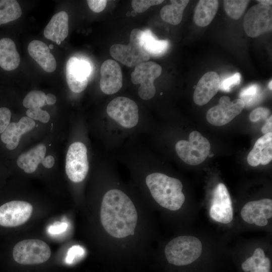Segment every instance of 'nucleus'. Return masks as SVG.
<instances>
[{"label":"nucleus","instance_id":"17","mask_svg":"<svg viewBox=\"0 0 272 272\" xmlns=\"http://www.w3.org/2000/svg\"><path fill=\"white\" fill-rule=\"evenodd\" d=\"M220 79L215 72L205 74L199 79L193 93L194 103L202 106L208 103L217 93L220 87Z\"/></svg>","mask_w":272,"mask_h":272},{"label":"nucleus","instance_id":"44","mask_svg":"<svg viewBox=\"0 0 272 272\" xmlns=\"http://www.w3.org/2000/svg\"><path fill=\"white\" fill-rule=\"evenodd\" d=\"M259 3L264 5L270 6L272 4V1L271 0H258L257 1Z\"/></svg>","mask_w":272,"mask_h":272},{"label":"nucleus","instance_id":"1","mask_svg":"<svg viewBox=\"0 0 272 272\" xmlns=\"http://www.w3.org/2000/svg\"><path fill=\"white\" fill-rule=\"evenodd\" d=\"M100 219L103 227L110 235L122 238L134 234L138 214L128 196L120 190L113 189L103 196Z\"/></svg>","mask_w":272,"mask_h":272},{"label":"nucleus","instance_id":"7","mask_svg":"<svg viewBox=\"0 0 272 272\" xmlns=\"http://www.w3.org/2000/svg\"><path fill=\"white\" fill-rule=\"evenodd\" d=\"M243 28L250 37H256L271 31V6L258 3L247 12L243 20Z\"/></svg>","mask_w":272,"mask_h":272},{"label":"nucleus","instance_id":"38","mask_svg":"<svg viewBox=\"0 0 272 272\" xmlns=\"http://www.w3.org/2000/svg\"><path fill=\"white\" fill-rule=\"evenodd\" d=\"M90 9L95 13H100L105 8L106 0H88L87 1Z\"/></svg>","mask_w":272,"mask_h":272},{"label":"nucleus","instance_id":"24","mask_svg":"<svg viewBox=\"0 0 272 272\" xmlns=\"http://www.w3.org/2000/svg\"><path fill=\"white\" fill-rule=\"evenodd\" d=\"M217 0H200L194 10L193 20L200 27L209 25L214 19L218 9Z\"/></svg>","mask_w":272,"mask_h":272},{"label":"nucleus","instance_id":"41","mask_svg":"<svg viewBox=\"0 0 272 272\" xmlns=\"http://www.w3.org/2000/svg\"><path fill=\"white\" fill-rule=\"evenodd\" d=\"M55 160L52 156L49 155L44 157L41 164L46 168H51L54 164Z\"/></svg>","mask_w":272,"mask_h":272},{"label":"nucleus","instance_id":"4","mask_svg":"<svg viewBox=\"0 0 272 272\" xmlns=\"http://www.w3.org/2000/svg\"><path fill=\"white\" fill-rule=\"evenodd\" d=\"M143 34L144 31L137 28L132 29L127 45L115 44L110 47L111 56L128 67L135 66L142 62L148 61L150 56L143 47Z\"/></svg>","mask_w":272,"mask_h":272},{"label":"nucleus","instance_id":"28","mask_svg":"<svg viewBox=\"0 0 272 272\" xmlns=\"http://www.w3.org/2000/svg\"><path fill=\"white\" fill-rule=\"evenodd\" d=\"M249 2L247 0H225L224 9L230 18L238 20L243 15Z\"/></svg>","mask_w":272,"mask_h":272},{"label":"nucleus","instance_id":"45","mask_svg":"<svg viewBox=\"0 0 272 272\" xmlns=\"http://www.w3.org/2000/svg\"><path fill=\"white\" fill-rule=\"evenodd\" d=\"M271 84H272L271 80H270V81L269 82V83L268 84V87H269V89L270 90H271V89H272Z\"/></svg>","mask_w":272,"mask_h":272},{"label":"nucleus","instance_id":"43","mask_svg":"<svg viewBox=\"0 0 272 272\" xmlns=\"http://www.w3.org/2000/svg\"><path fill=\"white\" fill-rule=\"evenodd\" d=\"M56 101L55 96L52 94H47L46 95V105H53Z\"/></svg>","mask_w":272,"mask_h":272},{"label":"nucleus","instance_id":"37","mask_svg":"<svg viewBox=\"0 0 272 272\" xmlns=\"http://www.w3.org/2000/svg\"><path fill=\"white\" fill-rule=\"evenodd\" d=\"M269 110L265 107H258L250 114L249 119L252 122H256L260 119L266 118L269 114Z\"/></svg>","mask_w":272,"mask_h":272},{"label":"nucleus","instance_id":"6","mask_svg":"<svg viewBox=\"0 0 272 272\" xmlns=\"http://www.w3.org/2000/svg\"><path fill=\"white\" fill-rule=\"evenodd\" d=\"M49 246L38 239L22 240L15 245L13 251L14 260L21 264H37L46 261L50 257Z\"/></svg>","mask_w":272,"mask_h":272},{"label":"nucleus","instance_id":"13","mask_svg":"<svg viewBox=\"0 0 272 272\" xmlns=\"http://www.w3.org/2000/svg\"><path fill=\"white\" fill-rule=\"evenodd\" d=\"M210 215L213 219L222 224L229 223L233 220L231 199L223 183H219L214 189Z\"/></svg>","mask_w":272,"mask_h":272},{"label":"nucleus","instance_id":"31","mask_svg":"<svg viewBox=\"0 0 272 272\" xmlns=\"http://www.w3.org/2000/svg\"><path fill=\"white\" fill-rule=\"evenodd\" d=\"M259 91L258 85L254 84L243 89L240 94V97L245 104L249 105L257 100Z\"/></svg>","mask_w":272,"mask_h":272},{"label":"nucleus","instance_id":"27","mask_svg":"<svg viewBox=\"0 0 272 272\" xmlns=\"http://www.w3.org/2000/svg\"><path fill=\"white\" fill-rule=\"evenodd\" d=\"M22 14L21 8L17 1H0V24L16 20Z\"/></svg>","mask_w":272,"mask_h":272},{"label":"nucleus","instance_id":"12","mask_svg":"<svg viewBox=\"0 0 272 272\" xmlns=\"http://www.w3.org/2000/svg\"><path fill=\"white\" fill-rule=\"evenodd\" d=\"M33 207L30 203L13 200L0 207V225L14 227L26 223L30 218Z\"/></svg>","mask_w":272,"mask_h":272},{"label":"nucleus","instance_id":"9","mask_svg":"<svg viewBox=\"0 0 272 272\" xmlns=\"http://www.w3.org/2000/svg\"><path fill=\"white\" fill-rule=\"evenodd\" d=\"M89 170L87 150L81 142L72 144L66 156L65 172L69 178L74 182L82 181Z\"/></svg>","mask_w":272,"mask_h":272},{"label":"nucleus","instance_id":"34","mask_svg":"<svg viewBox=\"0 0 272 272\" xmlns=\"http://www.w3.org/2000/svg\"><path fill=\"white\" fill-rule=\"evenodd\" d=\"M26 115L27 117L32 119L39 120L45 123L48 122L50 119L49 114L41 109L34 110L28 109L26 111Z\"/></svg>","mask_w":272,"mask_h":272},{"label":"nucleus","instance_id":"25","mask_svg":"<svg viewBox=\"0 0 272 272\" xmlns=\"http://www.w3.org/2000/svg\"><path fill=\"white\" fill-rule=\"evenodd\" d=\"M171 5L164 6L160 11L162 19L172 25H177L182 19L184 9L188 5V0H171Z\"/></svg>","mask_w":272,"mask_h":272},{"label":"nucleus","instance_id":"39","mask_svg":"<svg viewBox=\"0 0 272 272\" xmlns=\"http://www.w3.org/2000/svg\"><path fill=\"white\" fill-rule=\"evenodd\" d=\"M67 227L66 223H56L50 225L47 229L48 232L52 235L61 234L64 232Z\"/></svg>","mask_w":272,"mask_h":272},{"label":"nucleus","instance_id":"3","mask_svg":"<svg viewBox=\"0 0 272 272\" xmlns=\"http://www.w3.org/2000/svg\"><path fill=\"white\" fill-rule=\"evenodd\" d=\"M202 244L196 237L181 236L171 240L165 248L168 262L177 266L189 264L201 255Z\"/></svg>","mask_w":272,"mask_h":272},{"label":"nucleus","instance_id":"23","mask_svg":"<svg viewBox=\"0 0 272 272\" xmlns=\"http://www.w3.org/2000/svg\"><path fill=\"white\" fill-rule=\"evenodd\" d=\"M20 57L15 43L8 38L0 40V66L5 70L12 71L19 66Z\"/></svg>","mask_w":272,"mask_h":272},{"label":"nucleus","instance_id":"18","mask_svg":"<svg viewBox=\"0 0 272 272\" xmlns=\"http://www.w3.org/2000/svg\"><path fill=\"white\" fill-rule=\"evenodd\" d=\"M35 125L34 120L27 116L22 117L18 122L10 123L2 133V141L6 144V147L12 150L19 145L22 134L32 130Z\"/></svg>","mask_w":272,"mask_h":272},{"label":"nucleus","instance_id":"26","mask_svg":"<svg viewBox=\"0 0 272 272\" xmlns=\"http://www.w3.org/2000/svg\"><path fill=\"white\" fill-rule=\"evenodd\" d=\"M143 45L150 56L158 57L163 55L167 51L169 42L167 40L157 39L150 30H147L144 31Z\"/></svg>","mask_w":272,"mask_h":272},{"label":"nucleus","instance_id":"5","mask_svg":"<svg viewBox=\"0 0 272 272\" xmlns=\"http://www.w3.org/2000/svg\"><path fill=\"white\" fill-rule=\"evenodd\" d=\"M211 145L207 139L197 131H192L189 140H180L175 145L176 152L185 163L197 165L203 162L209 156Z\"/></svg>","mask_w":272,"mask_h":272},{"label":"nucleus","instance_id":"36","mask_svg":"<svg viewBox=\"0 0 272 272\" xmlns=\"http://www.w3.org/2000/svg\"><path fill=\"white\" fill-rule=\"evenodd\" d=\"M11 112L7 107L0 108V133H2L10 124Z\"/></svg>","mask_w":272,"mask_h":272},{"label":"nucleus","instance_id":"16","mask_svg":"<svg viewBox=\"0 0 272 272\" xmlns=\"http://www.w3.org/2000/svg\"><path fill=\"white\" fill-rule=\"evenodd\" d=\"M100 88L106 94H113L122 86V74L119 64L112 59L103 62L100 69Z\"/></svg>","mask_w":272,"mask_h":272},{"label":"nucleus","instance_id":"2","mask_svg":"<svg viewBox=\"0 0 272 272\" xmlns=\"http://www.w3.org/2000/svg\"><path fill=\"white\" fill-rule=\"evenodd\" d=\"M146 183L152 197L161 207L177 211L183 204V185L179 179L156 172L147 176Z\"/></svg>","mask_w":272,"mask_h":272},{"label":"nucleus","instance_id":"11","mask_svg":"<svg viewBox=\"0 0 272 272\" xmlns=\"http://www.w3.org/2000/svg\"><path fill=\"white\" fill-rule=\"evenodd\" d=\"M245 107L241 99L233 101L227 96L221 97L218 105L211 107L207 113V119L212 125H224L239 115Z\"/></svg>","mask_w":272,"mask_h":272},{"label":"nucleus","instance_id":"30","mask_svg":"<svg viewBox=\"0 0 272 272\" xmlns=\"http://www.w3.org/2000/svg\"><path fill=\"white\" fill-rule=\"evenodd\" d=\"M265 257L263 250L260 248H256L252 256L244 261L241 267L245 272H248L255 268Z\"/></svg>","mask_w":272,"mask_h":272},{"label":"nucleus","instance_id":"46","mask_svg":"<svg viewBox=\"0 0 272 272\" xmlns=\"http://www.w3.org/2000/svg\"><path fill=\"white\" fill-rule=\"evenodd\" d=\"M49 47L50 48V49H52L53 48L52 45H50Z\"/></svg>","mask_w":272,"mask_h":272},{"label":"nucleus","instance_id":"40","mask_svg":"<svg viewBox=\"0 0 272 272\" xmlns=\"http://www.w3.org/2000/svg\"><path fill=\"white\" fill-rule=\"evenodd\" d=\"M270 260L265 257L257 266L249 272H270Z\"/></svg>","mask_w":272,"mask_h":272},{"label":"nucleus","instance_id":"29","mask_svg":"<svg viewBox=\"0 0 272 272\" xmlns=\"http://www.w3.org/2000/svg\"><path fill=\"white\" fill-rule=\"evenodd\" d=\"M22 103L23 106L29 109H41L46 105V94L41 91H32L26 95Z\"/></svg>","mask_w":272,"mask_h":272},{"label":"nucleus","instance_id":"21","mask_svg":"<svg viewBox=\"0 0 272 272\" xmlns=\"http://www.w3.org/2000/svg\"><path fill=\"white\" fill-rule=\"evenodd\" d=\"M27 50L31 57L43 70L51 73L56 70V60L45 43L37 40H33L29 43Z\"/></svg>","mask_w":272,"mask_h":272},{"label":"nucleus","instance_id":"15","mask_svg":"<svg viewBox=\"0 0 272 272\" xmlns=\"http://www.w3.org/2000/svg\"><path fill=\"white\" fill-rule=\"evenodd\" d=\"M241 216L246 222L262 227L266 226L267 219L272 216V200L264 198L251 201L246 203L241 211Z\"/></svg>","mask_w":272,"mask_h":272},{"label":"nucleus","instance_id":"32","mask_svg":"<svg viewBox=\"0 0 272 272\" xmlns=\"http://www.w3.org/2000/svg\"><path fill=\"white\" fill-rule=\"evenodd\" d=\"M163 0H133L131 6L135 12L143 13L152 6L157 5L163 2Z\"/></svg>","mask_w":272,"mask_h":272},{"label":"nucleus","instance_id":"14","mask_svg":"<svg viewBox=\"0 0 272 272\" xmlns=\"http://www.w3.org/2000/svg\"><path fill=\"white\" fill-rule=\"evenodd\" d=\"M91 72L88 62L76 57L69 58L66 64V79L70 89L79 93L86 89Z\"/></svg>","mask_w":272,"mask_h":272},{"label":"nucleus","instance_id":"42","mask_svg":"<svg viewBox=\"0 0 272 272\" xmlns=\"http://www.w3.org/2000/svg\"><path fill=\"white\" fill-rule=\"evenodd\" d=\"M272 116H270L266 121L265 123L263 125L261 128V130L263 134H266L269 132H272Z\"/></svg>","mask_w":272,"mask_h":272},{"label":"nucleus","instance_id":"10","mask_svg":"<svg viewBox=\"0 0 272 272\" xmlns=\"http://www.w3.org/2000/svg\"><path fill=\"white\" fill-rule=\"evenodd\" d=\"M108 115L122 126L132 128L139 121V108L132 100L124 97H117L108 104Z\"/></svg>","mask_w":272,"mask_h":272},{"label":"nucleus","instance_id":"22","mask_svg":"<svg viewBox=\"0 0 272 272\" xmlns=\"http://www.w3.org/2000/svg\"><path fill=\"white\" fill-rule=\"evenodd\" d=\"M46 149L43 144H40L30 150L23 153L18 158L17 163L19 168L27 173L36 171L38 165L45 157Z\"/></svg>","mask_w":272,"mask_h":272},{"label":"nucleus","instance_id":"33","mask_svg":"<svg viewBox=\"0 0 272 272\" xmlns=\"http://www.w3.org/2000/svg\"><path fill=\"white\" fill-rule=\"evenodd\" d=\"M241 76L239 73L225 79L220 83V89L223 91L229 92L234 86L238 85L241 82Z\"/></svg>","mask_w":272,"mask_h":272},{"label":"nucleus","instance_id":"35","mask_svg":"<svg viewBox=\"0 0 272 272\" xmlns=\"http://www.w3.org/2000/svg\"><path fill=\"white\" fill-rule=\"evenodd\" d=\"M84 254V249L79 246H73L67 251L65 259L66 263L71 264L76 260L82 257Z\"/></svg>","mask_w":272,"mask_h":272},{"label":"nucleus","instance_id":"8","mask_svg":"<svg viewBox=\"0 0 272 272\" xmlns=\"http://www.w3.org/2000/svg\"><path fill=\"white\" fill-rule=\"evenodd\" d=\"M161 73V66L153 61L143 62L135 66L131 74V81L133 84L141 85L138 94L141 99L149 100L155 96L156 88L154 82Z\"/></svg>","mask_w":272,"mask_h":272},{"label":"nucleus","instance_id":"20","mask_svg":"<svg viewBox=\"0 0 272 272\" xmlns=\"http://www.w3.org/2000/svg\"><path fill=\"white\" fill-rule=\"evenodd\" d=\"M69 33V16L65 11L54 15L44 30L46 38L60 44Z\"/></svg>","mask_w":272,"mask_h":272},{"label":"nucleus","instance_id":"19","mask_svg":"<svg viewBox=\"0 0 272 272\" xmlns=\"http://www.w3.org/2000/svg\"><path fill=\"white\" fill-rule=\"evenodd\" d=\"M272 160V132L264 134L255 142L247 161L251 166L266 165Z\"/></svg>","mask_w":272,"mask_h":272}]
</instances>
